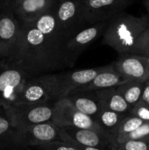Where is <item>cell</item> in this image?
Segmentation results:
<instances>
[{
  "mask_svg": "<svg viewBox=\"0 0 149 150\" xmlns=\"http://www.w3.org/2000/svg\"><path fill=\"white\" fill-rule=\"evenodd\" d=\"M131 54H149V26L138 38Z\"/></svg>",
  "mask_w": 149,
  "mask_h": 150,
  "instance_id": "44dd1931",
  "label": "cell"
},
{
  "mask_svg": "<svg viewBox=\"0 0 149 150\" xmlns=\"http://www.w3.org/2000/svg\"><path fill=\"white\" fill-rule=\"evenodd\" d=\"M109 66L57 73L54 95V101L66 98L72 91L88 84L99 73L105 70Z\"/></svg>",
  "mask_w": 149,
  "mask_h": 150,
  "instance_id": "30bf717a",
  "label": "cell"
},
{
  "mask_svg": "<svg viewBox=\"0 0 149 150\" xmlns=\"http://www.w3.org/2000/svg\"><path fill=\"white\" fill-rule=\"evenodd\" d=\"M138 115L141 118V120H149V110L147 108H141L138 111Z\"/></svg>",
  "mask_w": 149,
  "mask_h": 150,
  "instance_id": "4316f807",
  "label": "cell"
},
{
  "mask_svg": "<svg viewBox=\"0 0 149 150\" xmlns=\"http://www.w3.org/2000/svg\"><path fill=\"white\" fill-rule=\"evenodd\" d=\"M54 10L67 40L87 26L82 15L81 0H57Z\"/></svg>",
  "mask_w": 149,
  "mask_h": 150,
  "instance_id": "8fae6325",
  "label": "cell"
},
{
  "mask_svg": "<svg viewBox=\"0 0 149 150\" xmlns=\"http://www.w3.org/2000/svg\"><path fill=\"white\" fill-rule=\"evenodd\" d=\"M126 150H148V146L145 142L129 141L125 145Z\"/></svg>",
  "mask_w": 149,
  "mask_h": 150,
  "instance_id": "d4e9b609",
  "label": "cell"
},
{
  "mask_svg": "<svg viewBox=\"0 0 149 150\" xmlns=\"http://www.w3.org/2000/svg\"><path fill=\"white\" fill-rule=\"evenodd\" d=\"M32 76H34L0 61V107L13 105L25 83Z\"/></svg>",
  "mask_w": 149,
  "mask_h": 150,
  "instance_id": "8992f818",
  "label": "cell"
},
{
  "mask_svg": "<svg viewBox=\"0 0 149 150\" xmlns=\"http://www.w3.org/2000/svg\"><path fill=\"white\" fill-rule=\"evenodd\" d=\"M57 0H17L11 2V11L20 24L29 25L54 8Z\"/></svg>",
  "mask_w": 149,
  "mask_h": 150,
  "instance_id": "4fadbf2b",
  "label": "cell"
},
{
  "mask_svg": "<svg viewBox=\"0 0 149 150\" xmlns=\"http://www.w3.org/2000/svg\"><path fill=\"white\" fill-rule=\"evenodd\" d=\"M149 26V17H136L122 11L108 20L102 43L119 54L131 53L138 38Z\"/></svg>",
  "mask_w": 149,
  "mask_h": 150,
  "instance_id": "7a4b0ae2",
  "label": "cell"
},
{
  "mask_svg": "<svg viewBox=\"0 0 149 150\" xmlns=\"http://www.w3.org/2000/svg\"><path fill=\"white\" fill-rule=\"evenodd\" d=\"M107 23L108 20L87 25L65 41L62 50L67 68L74 67L82 53L103 34Z\"/></svg>",
  "mask_w": 149,
  "mask_h": 150,
  "instance_id": "52a82bcc",
  "label": "cell"
},
{
  "mask_svg": "<svg viewBox=\"0 0 149 150\" xmlns=\"http://www.w3.org/2000/svg\"><path fill=\"white\" fill-rule=\"evenodd\" d=\"M4 63L16 66L32 76L53 73L67 68L62 47L45 37L32 25L21 24L16 52Z\"/></svg>",
  "mask_w": 149,
  "mask_h": 150,
  "instance_id": "6da1fadb",
  "label": "cell"
},
{
  "mask_svg": "<svg viewBox=\"0 0 149 150\" xmlns=\"http://www.w3.org/2000/svg\"><path fill=\"white\" fill-rule=\"evenodd\" d=\"M142 125V120L139 118H133L127 120L122 127V132L132 133Z\"/></svg>",
  "mask_w": 149,
  "mask_h": 150,
  "instance_id": "cb8c5ba5",
  "label": "cell"
},
{
  "mask_svg": "<svg viewBox=\"0 0 149 150\" xmlns=\"http://www.w3.org/2000/svg\"><path fill=\"white\" fill-rule=\"evenodd\" d=\"M11 1H12V2H13V1H17V0H11Z\"/></svg>",
  "mask_w": 149,
  "mask_h": 150,
  "instance_id": "1f68e13d",
  "label": "cell"
},
{
  "mask_svg": "<svg viewBox=\"0 0 149 150\" xmlns=\"http://www.w3.org/2000/svg\"><path fill=\"white\" fill-rule=\"evenodd\" d=\"M14 128L5 109L0 107V150L13 149L12 138Z\"/></svg>",
  "mask_w": 149,
  "mask_h": 150,
  "instance_id": "d6986e66",
  "label": "cell"
},
{
  "mask_svg": "<svg viewBox=\"0 0 149 150\" xmlns=\"http://www.w3.org/2000/svg\"><path fill=\"white\" fill-rule=\"evenodd\" d=\"M120 82H121V76L119 73L114 71L112 69V67L109 66L105 70L99 73L90 83L79 89H76L72 92L94 91L103 89H108L118 85Z\"/></svg>",
  "mask_w": 149,
  "mask_h": 150,
  "instance_id": "ac0fdd59",
  "label": "cell"
},
{
  "mask_svg": "<svg viewBox=\"0 0 149 150\" xmlns=\"http://www.w3.org/2000/svg\"><path fill=\"white\" fill-rule=\"evenodd\" d=\"M143 99L149 105V85L147 86L143 92Z\"/></svg>",
  "mask_w": 149,
  "mask_h": 150,
  "instance_id": "f1b7e54d",
  "label": "cell"
},
{
  "mask_svg": "<svg viewBox=\"0 0 149 150\" xmlns=\"http://www.w3.org/2000/svg\"><path fill=\"white\" fill-rule=\"evenodd\" d=\"M141 94V91L140 87L138 86L131 87L125 93V100L126 101V103H130V104L135 103L139 99Z\"/></svg>",
  "mask_w": 149,
  "mask_h": 150,
  "instance_id": "603a6c76",
  "label": "cell"
},
{
  "mask_svg": "<svg viewBox=\"0 0 149 150\" xmlns=\"http://www.w3.org/2000/svg\"><path fill=\"white\" fill-rule=\"evenodd\" d=\"M145 6H146V8H147V10H148L149 13V0H145Z\"/></svg>",
  "mask_w": 149,
  "mask_h": 150,
  "instance_id": "4dcf8cb0",
  "label": "cell"
},
{
  "mask_svg": "<svg viewBox=\"0 0 149 150\" xmlns=\"http://www.w3.org/2000/svg\"><path fill=\"white\" fill-rule=\"evenodd\" d=\"M116 69L129 77L141 78L147 74V64L142 56H137L131 53L122 54L115 63Z\"/></svg>",
  "mask_w": 149,
  "mask_h": 150,
  "instance_id": "e0dca14e",
  "label": "cell"
},
{
  "mask_svg": "<svg viewBox=\"0 0 149 150\" xmlns=\"http://www.w3.org/2000/svg\"><path fill=\"white\" fill-rule=\"evenodd\" d=\"M142 57H143V59H144V61H145V62H146L147 66H148V67L149 68V54H147V55H143Z\"/></svg>",
  "mask_w": 149,
  "mask_h": 150,
  "instance_id": "f546056e",
  "label": "cell"
},
{
  "mask_svg": "<svg viewBox=\"0 0 149 150\" xmlns=\"http://www.w3.org/2000/svg\"><path fill=\"white\" fill-rule=\"evenodd\" d=\"M69 143H71L77 150H103L102 148H97V147H86V146L79 145V144H76V143H73V142H69Z\"/></svg>",
  "mask_w": 149,
  "mask_h": 150,
  "instance_id": "83f0119b",
  "label": "cell"
},
{
  "mask_svg": "<svg viewBox=\"0 0 149 150\" xmlns=\"http://www.w3.org/2000/svg\"><path fill=\"white\" fill-rule=\"evenodd\" d=\"M21 24L11 11L0 12V60L10 61L14 55L20 37Z\"/></svg>",
  "mask_w": 149,
  "mask_h": 150,
  "instance_id": "7c38bea8",
  "label": "cell"
},
{
  "mask_svg": "<svg viewBox=\"0 0 149 150\" xmlns=\"http://www.w3.org/2000/svg\"><path fill=\"white\" fill-rule=\"evenodd\" d=\"M54 9L42 14L36 19L34 23L31 25L36 27L45 37L48 38L49 40L61 45L63 47L67 38L58 24Z\"/></svg>",
  "mask_w": 149,
  "mask_h": 150,
  "instance_id": "2e32d148",
  "label": "cell"
},
{
  "mask_svg": "<svg viewBox=\"0 0 149 150\" xmlns=\"http://www.w3.org/2000/svg\"><path fill=\"white\" fill-rule=\"evenodd\" d=\"M61 140L68 142H73L86 147L102 148L105 146L104 133L92 129H83L77 127H60Z\"/></svg>",
  "mask_w": 149,
  "mask_h": 150,
  "instance_id": "5bb4252c",
  "label": "cell"
},
{
  "mask_svg": "<svg viewBox=\"0 0 149 150\" xmlns=\"http://www.w3.org/2000/svg\"><path fill=\"white\" fill-rule=\"evenodd\" d=\"M51 121L58 127H72L104 133V130L92 118L76 109L66 98L58 99L54 103V112Z\"/></svg>",
  "mask_w": 149,
  "mask_h": 150,
  "instance_id": "ba28073f",
  "label": "cell"
},
{
  "mask_svg": "<svg viewBox=\"0 0 149 150\" xmlns=\"http://www.w3.org/2000/svg\"><path fill=\"white\" fill-rule=\"evenodd\" d=\"M68 102L79 112L88 115L94 120L102 110L96 91L72 92L66 97Z\"/></svg>",
  "mask_w": 149,
  "mask_h": 150,
  "instance_id": "9a60e30c",
  "label": "cell"
},
{
  "mask_svg": "<svg viewBox=\"0 0 149 150\" xmlns=\"http://www.w3.org/2000/svg\"><path fill=\"white\" fill-rule=\"evenodd\" d=\"M38 150H77L71 143L64 141H54L36 146Z\"/></svg>",
  "mask_w": 149,
  "mask_h": 150,
  "instance_id": "7402d4cb",
  "label": "cell"
},
{
  "mask_svg": "<svg viewBox=\"0 0 149 150\" xmlns=\"http://www.w3.org/2000/svg\"><path fill=\"white\" fill-rule=\"evenodd\" d=\"M148 134H149V126L148 125H141L139 128L130 133V137L133 139H136V138L143 137Z\"/></svg>",
  "mask_w": 149,
  "mask_h": 150,
  "instance_id": "484cf974",
  "label": "cell"
},
{
  "mask_svg": "<svg viewBox=\"0 0 149 150\" xmlns=\"http://www.w3.org/2000/svg\"><path fill=\"white\" fill-rule=\"evenodd\" d=\"M95 121L97 123L99 127L102 126L105 128H112L119 122V114L118 112L110 110L102 109L97 116V118L95 119Z\"/></svg>",
  "mask_w": 149,
  "mask_h": 150,
  "instance_id": "ffe728a7",
  "label": "cell"
},
{
  "mask_svg": "<svg viewBox=\"0 0 149 150\" xmlns=\"http://www.w3.org/2000/svg\"><path fill=\"white\" fill-rule=\"evenodd\" d=\"M54 141H62L60 134V127H56L52 121H48L14 128L12 147L13 149L35 148Z\"/></svg>",
  "mask_w": 149,
  "mask_h": 150,
  "instance_id": "277c9868",
  "label": "cell"
},
{
  "mask_svg": "<svg viewBox=\"0 0 149 150\" xmlns=\"http://www.w3.org/2000/svg\"><path fill=\"white\" fill-rule=\"evenodd\" d=\"M57 73L37 75L26 80L14 105L42 104L54 101Z\"/></svg>",
  "mask_w": 149,
  "mask_h": 150,
  "instance_id": "3957f363",
  "label": "cell"
},
{
  "mask_svg": "<svg viewBox=\"0 0 149 150\" xmlns=\"http://www.w3.org/2000/svg\"><path fill=\"white\" fill-rule=\"evenodd\" d=\"M54 103L13 105L6 108L5 111L13 128H20L51 121Z\"/></svg>",
  "mask_w": 149,
  "mask_h": 150,
  "instance_id": "5b68a950",
  "label": "cell"
},
{
  "mask_svg": "<svg viewBox=\"0 0 149 150\" xmlns=\"http://www.w3.org/2000/svg\"><path fill=\"white\" fill-rule=\"evenodd\" d=\"M133 0H81L82 15L86 25L107 21L124 11Z\"/></svg>",
  "mask_w": 149,
  "mask_h": 150,
  "instance_id": "9c48e42d",
  "label": "cell"
}]
</instances>
